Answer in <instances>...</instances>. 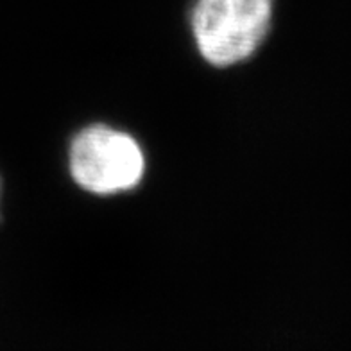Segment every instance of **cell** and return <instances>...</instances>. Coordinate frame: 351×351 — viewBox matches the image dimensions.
Wrapping results in <instances>:
<instances>
[{
    "label": "cell",
    "instance_id": "obj_1",
    "mask_svg": "<svg viewBox=\"0 0 351 351\" xmlns=\"http://www.w3.org/2000/svg\"><path fill=\"white\" fill-rule=\"evenodd\" d=\"M274 0H195L192 33L213 66L239 65L258 51L271 27Z\"/></svg>",
    "mask_w": 351,
    "mask_h": 351
},
{
    "label": "cell",
    "instance_id": "obj_2",
    "mask_svg": "<svg viewBox=\"0 0 351 351\" xmlns=\"http://www.w3.org/2000/svg\"><path fill=\"white\" fill-rule=\"evenodd\" d=\"M69 169L72 180L83 190L113 195L138 186L145 172V156L131 134L97 124L72 140Z\"/></svg>",
    "mask_w": 351,
    "mask_h": 351
}]
</instances>
